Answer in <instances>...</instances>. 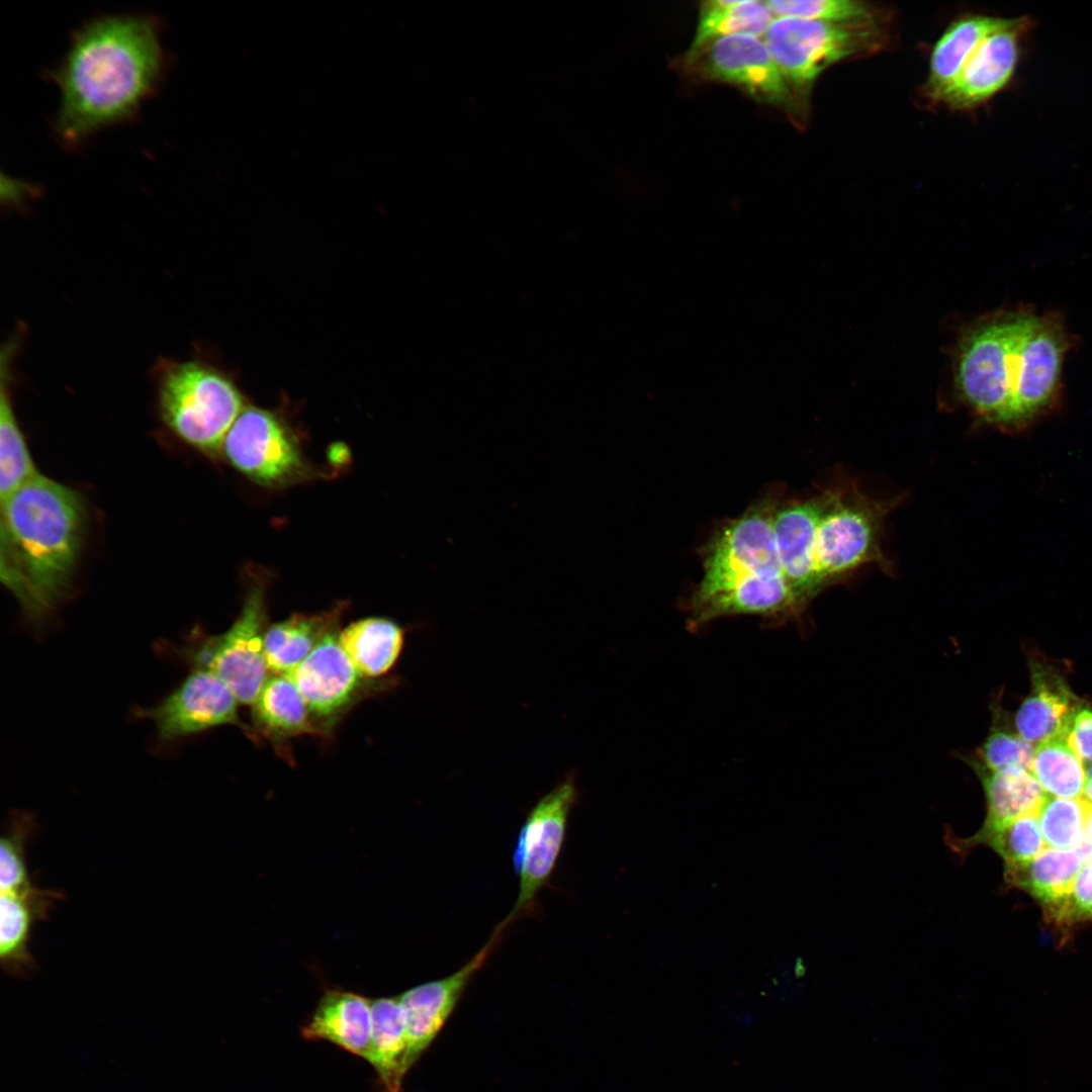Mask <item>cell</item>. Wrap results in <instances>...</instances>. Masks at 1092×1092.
Instances as JSON below:
<instances>
[{"label":"cell","instance_id":"6da1fadb","mask_svg":"<svg viewBox=\"0 0 1092 1092\" xmlns=\"http://www.w3.org/2000/svg\"><path fill=\"white\" fill-rule=\"evenodd\" d=\"M161 24L148 14L95 17L72 35L49 76L60 90L54 130L66 147L134 119L161 85L166 56Z\"/></svg>","mask_w":1092,"mask_h":1092},{"label":"cell","instance_id":"7a4b0ae2","mask_svg":"<svg viewBox=\"0 0 1092 1092\" xmlns=\"http://www.w3.org/2000/svg\"><path fill=\"white\" fill-rule=\"evenodd\" d=\"M0 578L34 623L68 592L84 544L87 511L72 487L37 474L1 502Z\"/></svg>","mask_w":1092,"mask_h":1092},{"label":"cell","instance_id":"3957f363","mask_svg":"<svg viewBox=\"0 0 1092 1092\" xmlns=\"http://www.w3.org/2000/svg\"><path fill=\"white\" fill-rule=\"evenodd\" d=\"M157 410L177 439L208 456L221 453L224 438L246 406L234 380L202 357H162L152 371Z\"/></svg>","mask_w":1092,"mask_h":1092},{"label":"cell","instance_id":"277c9868","mask_svg":"<svg viewBox=\"0 0 1092 1092\" xmlns=\"http://www.w3.org/2000/svg\"><path fill=\"white\" fill-rule=\"evenodd\" d=\"M1029 312H1005L975 325L960 347L957 384L986 422L1010 429L1017 349Z\"/></svg>","mask_w":1092,"mask_h":1092},{"label":"cell","instance_id":"5b68a950","mask_svg":"<svg viewBox=\"0 0 1092 1092\" xmlns=\"http://www.w3.org/2000/svg\"><path fill=\"white\" fill-rule=\"evenodd\" d=\"M774 61L802 102L831 65L881 50V23H831L776 17L762 38Z\"/></svg>","mask_w":1092,"mask_h":1092},{"label":"cell","instance_id":"8992f818","mask_svg":"<svg viewBox=\"0 0 1092 1092\" xmlns=\"http://www.w3.org/2000/svg\"><path fill=\"white\" fill-rule=\"evenodd\" d=\"M815 562L821 589L869 563L883 560L882 527L889 505L869 499L855 487L823 493Z\"/></svg>","mask_w":1092,"mask_h":1092},{"label":"cell","instance_id":"52a82bcc","mask_svg":"<svg viewBox=\"0 0 1092 1092\" xmlns=\"http://www.w3.org/2000/svg\"><path fill=\"white\" fill-rule=\"evenodd\" d=\"M267 625L265 585L253 582L232 626L201 639L189 652L194 668L211 671L239 704L252 706L269 677L264 654Z\"/></svg>","mask_w":1092,"mask_h":1092},{"label":"cell","instance_id":"ba28073f","mask_svg":"<svg viewBox=\"0 0 1092 1092\" xmlns=\"http://www.w3.org/2000/svg\"><path fill=\"white\" fill-rule=\"evenodd\" d=\"M684 65L700 79L732 85L753 100L800 120L803 103L757 36L736 34L717 38L695 52H687Z\"/></svg>","mask_w":1092,"mask_h":1092},{"label":"cell","instance_id":"9c48e42d","mask_svg":"<svg viewBox=\"0 0 1092 1092\" xmlns=\"http://www.w3.org/2000/svg\"><path fill=\"white\" fill-rule=\"evenodd\" d=\"M238 471L267 487H282L311 476L292 429L276 413L246 405L228 432L220 453Z\"/></svg>","mask_w":1092,"mask_h":1092},{"label":"cell","instance_id":"30bf717a","mask_svg":"<svg viewBox=\"0 0 1092 1092\" xmlns=\"http://www.w3.org/2000/svg\"><path fill=\"white\" fill-rule=\"evenodd\" d=\"M578 795L575 778L569 775L529 812L513 855L514 869L520 879L519 894L513 910L502 922L504 926L533 909L537 894L548 884L564 842L569 813Z\"/></svg>","mask_w":1092,"mask_h":1092},{"label":"cell","instance_id":"8fae6325","mask_svg":"<svg viewBox=\"0 0 1092 1092\" xmlns=\"http://www.w3.org/2000/svg\"><path fill=\"white\" fill-rule=\"evenodd\" d=\"M776 507L761 502L723 525L704 553V573L692 597L709 595L734 579L757 572H782L774 531Z\"/></svg>","mask_w":1092,"mask_h":1092},{"label":"cell","instance_id":"7c38bea8","mask_svg":"<svg viewBox=\"0 0 1092 1092\" xmlns=\"http://www.w3.org/2000/svg\"><path fill=\"white\" fill-rule=\"evenodd\" d=\"M1066 349L1059 316L1029 312L1017 349L1010 430L1026 427L1052 405Z\"/></svg>","mask_w":1092,"mask_h":1092},{"label":"cell","instance_id":"4fadbf2b","mask_svg":"<svg viewBox=\"0 0 1092 1092\" xmlns=\"http://www.w3.org/2000/svg\"><path fill=\"white\" fill-rule=\"evenodd\" d=\"M238 700L214 673L194 668L157 705L139 711L151 719L162 741H173L220 725L250 728L238 714Z\"/></svg>","mask_w":1092,"mask_h":1092},{"label":"cell","instance_id":"5bb4252c","mask_svg":"<svg viewBox=\"0 0 1092 1092\" xmlns=\"http://www.w3.org/2000/svg\"><path fill=\"white\" fill-rule=\"evenodd\" d=\"M340 629L330 632L287 673L307 705L322 734L361 695L363 678L339 642Z\"/></svg>","mask_w":1092,"mask_h":1092},{"label":"cell","instance_id":"9a60e30c","mask_svg":"<svg viewBox=\"0 0 1092 1092\" xmlns=\"http://www.w3.org/2000/svg\"><path fill=\"white\" fill-rule=\"evenodd\" d=\"M504 930L498 924L488 941L455 973L412 988L397 996L406 1019V1074L439 1034L466 986L483 967Z\"/></svg>","mask_w":1092,"mask_h":1092},{"label":"cell","instance_id":"2e32d148","mask_svg":"<svg viewBox=\"0 0 1092 1092\" xmlns=\"http://www.w3.org/2000/svg\"><path fill=\"white\" fill-rule=\"evenodd\" d=\"M1030 25L1028 17L1008 18L1003 26L981 42L938 100L952 108H971L1001 91L1014 74L1019 59L1020 38Z\"/></svg>","mask_w":1092,"mask_h":1092},{"label":"cell","instance_id":"e0dca14e","mask_svg":"<svg viewBox=\"0 0 1092 1092\" xmlns=\"http://www.w3.org/2000/svg\"><path fill=\"white\" fill-rule=\"evenodd\" d=\"M799 606L782 572H757L738 577L721 588L691 597L688 610L690 629H698L719 618L739 615L776 620L793 616Z\"/></svg>","mask_w":1092,"mask_h":1092},{"label":"cell","instance_id":"ac0fdd59","mask_svg":"<svg viewBox=\"0 0 1092 1092\" xmlns=\"http://www.w3.org/2000/svg\"><path fill=\"white\" fill-rule=\"evenodd\" d=\"M823 500L822 493L788 502L775 510L774 531L782 571L801 608L821 590L815 549Z\"/></svg>","mask_w":1092,"mask_h":1092},{"label":"cell","instance_id":"d6986e66","mask_svg":"<svg viewBox=\"0 0 1092 1092\" xmlns=\"http://www.w3.org/2000/svg\"><path fill=\"white\" fill-rule=\"evenodd\" d=\"M64 894L35 885L19 891H4L0 897V962L5 972L23 977L36 969L28 949L32 926L48 920L56 901Z\"/></svg>","mask_w":1092,"mask_h":1092},{"label":"cell","instance_id":"ffe728a7","mask_svg":"<svg viewBox=\"0 0 1092 1092\" xmlns=\"http://www.w3.org/2000/svg\"><path fill=\"white\" fill-rule=\"evenodd\" d=\"M1032 689L1015 715L1019 736L1030 743L1065 737L1081 707L1061 675L1039 664L1031 668Z\"/></svg>","mask_w":1092,"mask_h":1092},{"label":"cell","instance_id":"44dd1931","mask_svg":"<svg viewBox=\"0 0 1092 1092\" xmlns=\"http://www.w3.org/2000/svg\"><path fill=\"white\" fill-rule=\"evenodd\" d=\"M23 334V328H18L3 344L0 353L1 502L39 474L18 424L12 400L13 363Z\"/></svg>","mask_w":1092,"mask_h":1092},{"label":"cell","instance_id":"7402d4cb","mask_svg":"<svg viewBox=\"0 0 1092 1092\" xmlns=\"http://www.w3.org/2000/svg\"><path fill=\"white\" fill-rule=\"evenodd\" d=\"M301 1034L308 1040H327L368 1060L371 1038V1000L349 991L324 993Z\"/></svg>","mask_w":1092,"mask_h":1092},{"label":"cell","instance_id":"603a6c76","mask_svg":"<svg viewBox=\"0 0 1092 1092\" xmlns=\"http://www.w3.org/2000/svg\"><path fill=\"white\" fill-rule=\"evenodd\" d=\"M980 779L987 802V814L980 830H990L1018 818L1038 815L1048 795L1025 769L991 771L974 756L962 755Z\"/></svg>","mask_w":1092,"mask_h":1092},{"label":"cell","instance_id":"cb8c5ba5","mask_svg":"<svg viewBox=\"0 0 1092 1092\" xmlns=\"http://www.w3.org/2000/svg\"><path fill=\"white\" fill-rule=\"evenodd\" d=\"M345 606L316 614H293L269 625L264 639L265 660L271 673L287 674L333 630L339 628Z\"/></svg>","mask_w":1092,"mask_h":1092},{"label":"cell","instance_id":"d4e9b609","mask_svg":"<svg viewBox=\"0 0 1092 1092\" xmlns=\"http://www.w3.org/2000/svg\"><path fill=\"white\" fill-rule=\"evenodd\" d=\"M406 1051V1019L398 997L371 1000V1038L367 1062L377 1073L381 1092H403Z\"/></svg>","mask_w":1092,"mask_h":1092},{"label":"cell","instance_id":"484cf974","mask_svg":"<svg viewBox=\"0 0 1092 1092\" xmlns=\"http://www.w3.org/2000/svg\"><path fill=\"white\" fill-rule=\"evenodd\" d=\"M1008 18L964 16L951 23L935 43L929 66L927 90L939 99L953 83L981 42Z\"/></svg>","mask_w":1092,"mask_h":1092},{"label":"cell","instance_id":"4316f807","mask_svg":"<svg viewBox=\"0 0 1092 1092\" xmlns=\"http://www.w3.org/2000/svg\"><path fill=\"white\" fill-rule=\"evenodd\" d=\"M253 707V720L266 737L285 738L321 734L300 693L287 674L271 673Z\"/></svg>","mask_w":1092,"mask_h":1092},{"label":"cell","instance_id":"83f0119b","mask_svg":"<svg viewBox=\"0 0 1092 1092\" xmlns=\"http://www.w3.org/2000/svg\"><path fill=\"white\" fill-rule=\"evenodd\" d=\"M396 622L369 617L352 622L339 633V642L364 678L384 674L395 664L404 643Z\"/></svg>","mask_w":1092,"mask_h":1092},{"label":"cell","instance_id":"f1b7e54d","mask_svg":"<svg viewBox=\"0 0 1092 1092\" xmlns=\"http://www.w3.org/2000/svg\"><path fill=\"white\" fill-rule=\"evenodd\" d=\"M1082 862L1075 849L1048 848L1030 860L1004 864V878L1046 906L1070 891Z\"/></svg>","mask_w":1092,"mask_h":1092},{"label":"cell","instance_id":"f546056e","mask_svg":"<svg viewBox=\"0 0 1092 1092\" xmlns=\"http://www.w3.org/2000/svg\"><path fill=\"white\" fill-rule=\"evenodd\" d=\"M775 15L765 1L710 0L702 2L695 37L688 53L717 38L745 34L763 35Z\"/></svg>","mask_w":1092,"mask_h":1092},{"label":"cell","instance_id":"4dcf8cb0","mask_svg":"<svg viewBox=\"0 0 1092 1092\" xmlns=\"http://www.w3.org/2000/svg\"><path fill=\"white\" fill-rule=\"evenodd\" d=\"M1029 771L1043 791L1053 797L1082 798L1086 779L1085 768L1065 737L1038 743L1034 748Z\"/></svg>","mask_w":1092,"mask_h":1092},{"label":"cell","instance_id":"1f68e13d","mask_svg":"<svg viewBox=\"0 0 1092 1092\" xmlns=\"http://www.w3.org/2000/svg\"><path fill=\"white\" fill-rule=\"evenodd\" d=\"M951 842L961 853L979 844L988 845L1004 859V864L1030 860L1044 849L1037 815L1024 816L990 830H979L969 838H953Z\"/></svg>","mask_w":1092,"mask_h":1092},{"label":"cell","instance_id":"d6a6232c","mask_svg":"<svg viewBox=\"0 0 1092 1092\" xmlns=\"http://www.w3.org/2000/svg\"><path fill=\"white\" fill-rule=\"evenodd\" d=\"M766 5L777 17H792L831 23H881V9L854 0H769Z\"/></svg>","mask_w":1092,"mask_h":1092},{"label":"cell","instance_id":"836d02e7","mask_svg":"<svg viewBox=\"0 0 1092 1092\" xmlns=\"http://www.w3.org/2000/svg\"><path fill=\"white\" fill-rule=\"evenodd\" d=\"M1088 803L1082 799L1046 797L1037 815L1048 846L1073 849L1086 832Z\"/></svg>","mask_w":1092,"mask_h":1092},{"label":"cell","instance_id":"e575fe53","mask_svg":"<svg viewBox=\"0 0 1092 1092\" xmlns=\"http://www.w3.org/2000/svg\"><path fill=\"white\" fill-rule=\"evenodd\" d=\"M37 824L32 814L15 812L0 845V890L18 891L34 885L28 875L25 846L35 833Z\"/></svg>","mask_w":1092,"mask_h":1092},{"label":"cell","instance_id":"d590c367","mask_svg":"<svg viewBox=\"0 0 1092 1092\" xmlns=\"http://www.w3.org/2000/svg\"><path fill=\"white\" fill-rule=\"evenodd\" d=\"M1032 743L1004 728L994 717L993 726L975 759L991 771L1008 769L1029 770L1034 753Z\"/></svg>","mask_w":1092,"mask_h":1092},{"label":"cell","instance_id":"8d00e7d4","mask_svg":"<svg viewBox=\"0 0 1092 1092\" xmlns=\"http://www.w3.org/2000/svg\"><path fill=\"white\" fill-rule=\"evenodd\" d=\"M1046 913L1059 923H1072L1092 918V861L1079 871L1070 891L1060 900L1045 906Z\"/></svg>","mask_w":1092,"mask_h":1092},{"label":"cell","instance_id":"74e56055","mask_svg":"<svg viewBox=\"0 0 1092 1092\" xmlns=\"http://www.w3.org/2000/svg\"><path fill=\"white\" fill-rule=\"evenodd\" d=\"M1065 738L1082 761L1092 760V709L1083 706L1078 709Z\"/></svg>","mask_w":1092,"mask_h":1092},{"label":"cell","instance_id":"f35d334b","mask_svg":"<svg viewBox=\"0 0 1092 1092\" xmlns=\"http://www.w3.org/2000/svg\"><path fill=\"white\" fill-rule=\"evenodd\" d=\"M1086 763V779L1082 799H1084L1088 804H1092V760Z\"/></svg>","mask_w":1092,"mask_h":1092},{"label":"cell","instance_id":"ab89813d","mask_svg":"<svg viewBox=\"0 0 1092 1092\" xmlns=\"http://www.w3.org/2000/svg\"><path fill=\"white\" fill-rule=\"evenodd\" d=\"M1086 833L1092 838V804L1087 806Z\"/></svg>","mask_w":1092,"mask_h":1092}]
</instances>
